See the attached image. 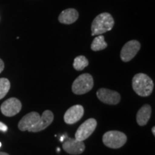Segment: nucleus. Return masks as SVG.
<instances>
[{
    "label": "nucleus",
    "instance_id": "39448f33",
    "mask_svg": "<svg viewBox=\"0 0 155 155\" xmlns=\"http://www.w3.org/2000/svg\"><path fill=\"white\" fill-rule=\"evenodd\" d=\"M97 127V121L95 119H89L85 121L77 129L75 139L78 141L86 140L94 133Z\"/></svg>",
    "mask_w": 155,
    "mask_h": 155
},
{
    "label": "nucleus",
    "instance_id": "9d476101",
    "mask_svg": "<svg viewBox=\"0 0 155 155\" xmlns=\"http://www.w3.org/2000/svg\"><path fill=\"white\" fill-rule=\"evenodd\" d=\"M63 149L70 154L78 155L84 152L86 147L83 141L73 138H68L67 140L63 142Z\"/></svg>",
    "mask_w": 155,
    "mask_h": 155
},
{
    "label": "nucleus",
    "instance_id": "423d86ee",
    "mask_svg": "<svg viewBox=\"0 0 155 155\" xmlns=\"http://www.w3.org/2000/svg\"><path fill=\"white\" fill-rule=\"evenodd\" d=\"M141 48V43L138 40H132L127 42L123 46L120 53L121 61L125 63L129 62L135 57Z\"/></svg>",
    "mask_w": 155,
    "mask_h": 155
},
{
    "label": "nucleus",
    "instance_id": "dca6fc26",
    "mask_svg": "<svg viewBox=\"0 0 155 155\" xmlns=\"http://www.w3.org/2000/svg\"><path fill=\"white\" fill-rule=\"evenodd\" d=\"M89 62L84 55L77 56L73 61V68L78 71H83L85 68L88 65Z\"/></svg>",
    "mask_w": 155,
    "mask_h": 155
},
{
    "label": "nucleus",
    "instance_id": "f8f14e48",
    "mask_svg": "<svg viewBox=\"0 0 155 155\" xmlns=\"http://www.w3.org/2000/svg\"><path fill=\"white\" fill-rule=\"evenodd\" d=\"M40 115L38 112H30L23 116L22 119L20 120L18 124V128L20 131H25L33 127L36 124L37 122L39 121Z\"/></svg>",
    "mask_w": 155,
    "mask_h": 155
},
{
    "label": "nucleus",
    "instance_id": "a211bd4d",
    "mask_svg": "<svg viewBox=\"0 0 155 155\" xmlns=\"http://www.w3.org/2000/svg\"><path fill=\"white\" fill-rule=\"evenodd\" d=\"M7 130H8V128H7V126H6L5 124H3L2 122H0V131L5 132V131H7Z\"/></svg>",
    "mask_w": 155,
    "mask_h": 155
},
{
    "label": "nucleus",
    "instance_id": "9b49d317",
    "mask_svg": "<svg viewBox=\"0 0 155 155\" xmlns=\"http://www.w3.org/2000/svg\"><path fill=\"white\" fill-rule=\"evenodd\" d=\"M54 120L53 113L50 110L45 111L41 116L40 119L37 122V124L28 130L30 132H39V131L44 130L46 128L51 124Z\"/></svg>",
    "mask_w": 155,
    "mask_h": 155
},
{
    "label": "nucleus",
    "instance_id": "4468645a",
    "mask_svg": "<svg viewBox=\"0 0 155 155\" xmlns=\"http://www.w3.org/2000/svg\"><path fill=\"white\" fill-rule=\"evenodd\" d=\"M152 114V108L149 104L141 106L137 114V122L141 127H144L148 123Z\"/></svg>",
    "mask_w": 155,
    "mask_h": 155
},
{
    "label": "nucleus",
    "instance_id": "f3484780",
    "mask_svg": "<svg viewBox=\"0 0 155 155\" xmlns=\"http://www.w3.org/2000/svg\"><path fill=\"white\" fill-rule=\"evenodd\" d=\"M10 89V82L7 78H0V100L2 99Z\"/></svg>",
    "mask_w": 155,
    "mask_h": 155
},
{
    "label": "nucleus",
    "instance_id": "2eb2a0df",
    "mask_svg": "<svg viewBox=\"0 0 155 155\" xmlns=\"http://www.w3.org/2000/svg\"><path fill=\"white\" fill-rule=\"evenodd\" d=\"M108 44L105 42V38L104 35H98L93 40L91 48L93 51H100L107 48Z\"/></svg>",
    "mask_w": 155,
    "mask_h": 155
},
{
    "label": "nucleus",
    "instance_id": "6ab92c4d",
    "mask_svg": "<svg viewBox=\"0 0 155 155\" xmlns=\"http://www.w3.org/2000/svg\"><path fill=\"white\" fill-rule=\"evenodd\" d=\"M4 68H5V63H4L2 60L0 58V73L4 71Z\"/></svg>",
    "mask_w": 155,
    "mask_h": 155
},
{
    "label": "nucleus",
    "instance_id": "0eeeda50",
    "mask_svg": "<svg viewBox=\"0 0 155 155\" xmlns=\"http://www.w3.org/2000/svg\"><path fill=\"white\" fill-rule=\"evenodd\" d=\"M96 96L101 101L108 105H116L121 101V96L119 93L104 88L98 89Z\"/></svg>",
    "mask_w": 155,
    "mask_h": 155
},
{
    "label": "nucleus",
    "instance_id": "1a4fd4ad",
    "mask_svg": "<svg viewBox=\"0 0 155 155\" xmlns=\"http://www.w3.org/2000/svg\"><path fill=\"white\" fill-rule=\"evenodd\" d=\"M84 108L81 105H75L69 108L64 115V121L67 124H73L82 119Z\"/></svg>",
    "mask_w": 155,
    "mask_h": 155
},
{
    "label": "nucleus",
    "instance_id": "f257e3e1",
    "mask_svg": "<svg viewBox=\"0 0 155 155\" xmlns=\"http://www.w3.org/2000/svg\"><path fill=\"white\" fill-rule=\"evenodd\" d=\"M133 90L137 95L147 97L152 94L154 89V83L152 78L144 73H137L132 79Z\"/></svg>",
    "mask_w": 155,
    "mask_h": 155
},
{
    "label": "nucleus",
    "instance_id": "4be33fe9",
    "mask_svg": "<svg viewBox=\"0 0 155 155\" xmlns=\"http://www.w3.org/2000/svg\"><path fill=\"white\" fill-rule=\"evenodd\" d=\"M2 147V144H1V142H0V147Z\"/></svg>",
    "mask_w": 155,
    "mask_h": 155
},
{
    "label": "nucleus",
    "instance_id": "aec40b11",
    "mask_svg": "<svg viewBox=\"0 0 155 155\" xmlns=\"http://www.w3.org/2000/svg\"><path fill=\"white\" fill-rule=\"evenodd\" d=\"M152 131L153 135L155 136V127H152Z\"/></svg>",
    "mask_w": 155,
    "mask_h": 155
},
{
    "label": "nucleus",
    "instance_id": "f03ea898",
    "mask_svg": "<svg viewBox=\"0 0 155 155\" xmlns=\"http://www.w3.org/2000/svg\"><path fill=\"white\" fill-rule=\"evenodd\" d=\"M114 25V19L111 14L104 12L95 17L91 24V35H101V34L111 30Z\"/></svg>",
    "mask_w": 155,
    "mask_h": 155
},
{
    "label": "nucleus",
    "instance_id": "6e6552de",
    "mask_svg": "<svg viewBox=\"0 0 155 155\" xmlns=\"http://www.w3.org/2000/svg\"><path fill=\"white\" fill-rule=\"evenodd\" d=\"M22 108V104L17 98H9L6 100L1 106V112L3 115L8 117L17 115Z\"/></svg>",
    "mask_w": 155,
    "mask_h": 155
},
{
    "label": "nucleus",
    "instance_id": "20e7f679",
    "mask_svg": "<svg viewBox=\"0 0 155 155\" xmlns=\"http://www.w3.org/2000/svg\"><path fill=\"white\" fill-rule=\"evenodd\" d=\"M102 139L105 146L111 149H119L126 144L127 137L121 131H109L104 134Z\"/></svg>",
    "mask_w": 155,
    "mask_h": 155
},
{
    "label": "nucleus",
    "instance_id": "ddd939ff",
    "mask_svg": "<svg viewBox=\"0 0 155 155\" xmlns=\"http://www.w3.org/2000/svg\"><path fill=\"white\" fill-rule=\"evenodd\" d=\"M79 14L75 9L69 8L62 11L58 17V20L62 24L71 25L76 22L78 19Z\"/></svg>",
    "mask_w": 155,
    "mask_h": 155
},
{
    "label": "nucleus",
    "instance_id": "412c9836",
    "mask_svg": "<svg viewBox=\"0 0 155 155\" xmlns=\"http://www.w3.org/2000/svg\"><path fill=\"white\" fill-rule=\"evenodd\" d=\"M0 155H9L7 154V153H5V152H0Z\"/></svg>",
    "mask_w": 155,
    "mask_h": 155
},
{
    "label": "nucleus",
    "instance_id": "7ed1b4c3",
    "mask_svg": "<svg viewBox=\"0 0 155 155\" xmlns=\"http://www.w3.org/2000/svg\"><path fill=\"white\" fill-rule=\"evenodd\" d=\"M94 78L89 73L79 75L72 84V91L76 95H83L90 91L94 87Z\"/></svg>",
    "mask_w": 155,
    "mask_h": 155
}]
</instances>
